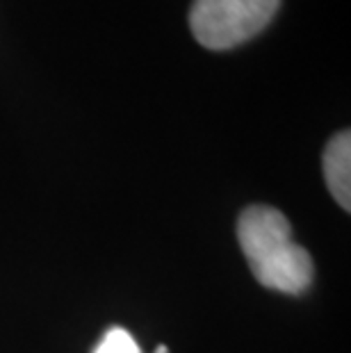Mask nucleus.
Masks as SVG:
<instances>
[{"instance_id":"obj_1","label":"nucleus","mask_w":351,"mask_h":353,"mask_svg":"<svg viewBox=\"0 0 351 353\" xmlns=\"http://www.w3.org/2000/svg\"><path fill=\"white\" fill-rule=\"evenodd\" d=\"M237 239L260 285L283 294H303L312 283L310 253L292 239L281 210L251 205L237 219Z\"/></svg>"},{"instance_id":"obj_2","label":"nucleus","mask_w":351,"mask_h":353,"mask_svg":"<svg viewBox=\"0 0 351 353\" xmlns=\"http://www.w3.org/2000/svg\"><path fill=\"white\" fill-rule=\"evenodd\" d=\"M281 0H194L190 30L203 48L228 50L270 26Z\"/></svg>"},{"instance_id":"obj_3","label":"nucleus","mask_w":351,"mask_h":353,"mask_svg":"<svg viewBox=\"0 0 351 353\" xmlns=\"http://www.w3.org/2000/svg\"><path fill=\"white\" fill-rule=\"evenodd\" d=\"M326 185L342 210H351V134L342 130L328 139L322 155Z\"/></svg>"},{"instance_id":"obj_4","label":"nucleus","mask_w":351,"mask_h":353,"mask_svg":"<svg viewBox=\"0 0 351 353\" xmlns=\"http://www.w3.org/2000/svg\"><path fill=\"white\" fill-rule=\"evenodd\" d=\"M94 353H141L139 344L135 342L126 328H110L106 335L101 337V342L96 344Z\"/></svg>"},{"instance_id":"obj_5","label":"nucleus","mask_w":351,"mask_h":353,"mask_svg":"<svg viewBox=\"0 0 351 353\" xmlns=\"http://www.w3.org/2000/svg\"><path fill=\"white\" fill-rule=\"evenodd\" d=\"M155 353H167V349H164V347H158V351H155Z\"/></svg>"}]
</instances>
